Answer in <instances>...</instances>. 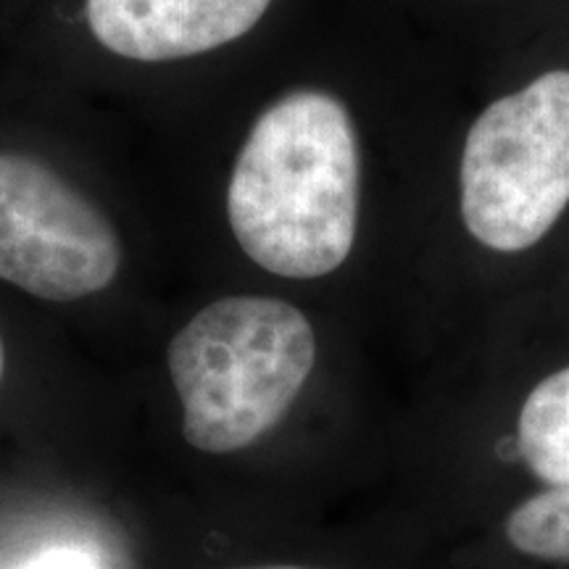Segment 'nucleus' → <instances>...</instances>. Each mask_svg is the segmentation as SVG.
Returning a JSON list of instances; mask_svg holds the SVG:
<instances>
[{
  "mask_svg": "<svg viewBox=\"0 0 569 569\" xmlns=\"http://www.w3.org/2000/svg\"><path fill=\"white\" fill-rule=\"evenodd\" d=\"M272 0H88V24L111 53L174 61L243 38Z\"/></svg>",
  "mask_w": 569,
  "mask_h": 569,
  "instance_id": "39448f33",
  "label": "nucleus"
},
{
  "mask_svg": "<svg viewBox=\"0 0 569 569\" xmlns=\"http://www.w3.org/2000/svg\"><path fill=\"white\" fill-rule=\"evenodd\" d=\"M11 569H103V561L88 546H51Z\"/></svg>",
  "mask_w": 569,
  "mask_h": 569,
  "instance_id": "6e6552de",
  "label": "nucleus"
},
{
  "mask_svg": "<svg viewBox=\"0 0 569 569\" xmlns=\"http://www.w3.org/2000/svg\"><path fill=\"white\" fill-rule=\"evenodd\" d=\"M167 365L182 436L203 453H232L288 415L317 365L315 327L264 296L219 298L172 338Z\"/></svg>",
  "mask_w": 569,
  "mask_h": 569,
  "instance_id": "f03ea898",
  "label": "nucleus"
},
{
  "mask_svg": "<svg viewBox=\"0 0 569 569\" xmlns=\"http://www.w3.org/2000/svg\"><path fill=\"white\" fill-rule=\"evenodd\" d=\"M122 243L106 213L30 156L0 153V277L46 301L109 288Z\"/></svg>",
  "mask_w": 569,
  "mask_h": 569,
  "instance_id": "20e7f679",
  "label": "nucleus"
},
{
  "mask_svg": "<svg viewBox=\"0 0 569 569\" xmlns=\"http://www.w3.org/2000/svg\"><path fill=\"white\" fill-rule=\"evenodd\" d=\"M517 443L546 486H569V365L543 377L519 409Z\"/></svg>",
  "mask_w": 569,
  "mask_h": 569,
  "instance_id": "423d86ee",
  "label": "nucleus"
},
{
  "mask_svg": "<svg viewBox=\"0 0 569 569\" xmlns=\"http://www.w3.org/2000/svg\"><path fill=\"white\" fill-rule=\"evenodd\" d=\"M359 140L343 101L282 96L256 119L234 161L227 217L267 272L315 280L343 267L359 224Z\"/></svg>",
  "mask_w": 569,
  "mask_h": 569,
  "instance_id": "f257e3e1",
  "label": "nucleus"
},
{
  "mask_svg": "<svg viewBox=\"0 0 569 569\" xmlns=\"http://www.w3.org/2000/svg\"><path fill=\"white\" fill-rule=\"evenodd\" d=\"M0 377H3V340H0Z\"/></svg>",
  "mask_w": 569,
  "mask_h": 569,
  "instance_id": "1a4fd4ad",
  "label": "nucleus"
},
{
  "mask_svg": "<svg viewBox=\"0 0 569 569\" xmlns=\"http://www.w3.org/2000/svg\"><path fill=\"white\" fill-rule=\"evenodd\" d=\"M461 219L480 246H538L569 206V69L546 71L475 119L459 167Z\"/></svg>",
  "mask_w": 569,
  "mask_h": 569,
  "instance_id": "7ed1b4c3",
  "label": "nucleus"
},
{
  "mask_svg": "<svg viewBox=\"0 0 569 569\" xmlns=\"http://www.w3.org/2000/svg\"><path fill=\"white\" fill-rule=\"evenodd\" d=\"M256 569H309V567H256Z\"/></svg>",
  "mask_w": 569,
  "mask_h": 569,
  "instance_id": "9d476101",
  "label": "nucleus"
},
{
  "mask_svg": "<svg viewBox=\"0 0 569 569\" xmlns=\"http://www.w3.org/2000/svg\"><path fill=\"white\" fill-rule=\"evenodd\" d=\"M503 536L517 553L540 561H569V486H551L509 511Z\"/></svg>",
  "mask_w": 569,
  "mask_h": 569,
  "instance_id": "0eeeda50",
  "label": "nucleus"
}]
</instances>
